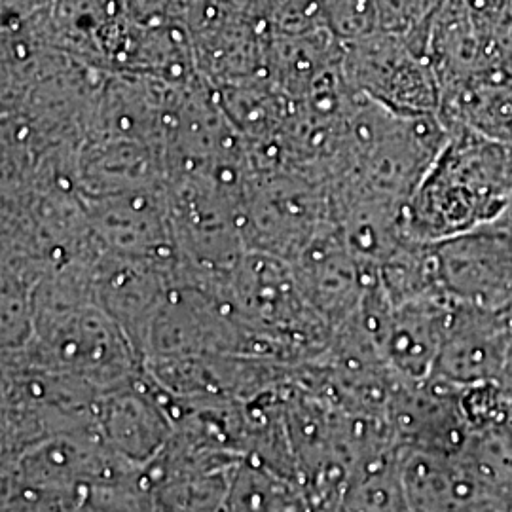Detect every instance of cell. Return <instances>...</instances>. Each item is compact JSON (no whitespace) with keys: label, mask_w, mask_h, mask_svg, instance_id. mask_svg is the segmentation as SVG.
I'll return each instance as SVG.
<instances>
[{"label":"cell","mask_w":512,"mask_h":512,"mask_svg":"<svg viewBox=\"0 0 512 512\" xmlns=\"http://www.w3.org/2000/svg\"><path fill=\"white\" fill-rule=\"evenodd\" d=\"M512 194V143L450 128L448 141L404 205V230L442 241L488 226Z\"/></svg>","instance_id":"obj_1"},{"label":"cell","mask_w":512,"mask_h":512,"mask_svg":"<svg viewBox=\"0 0 512 512\" xmlns=\"http://www.w3.org/2000/svg\"><path fill=\"white\" fill-rule=\"evenodd\" d=\"M2 361L40 366L76 378L99 393L135 382L145 363L128 334L90 296L35 293V323L27 346Z\"/></svg>","instance_id":"obj_2"},{"label":"cell","mask_w":512,"mask_h":512,"mask_svg":"<svg viewBox=\"0 0 512 512\" xmlns=\"http://www.w3.org/2000/svg\"><path fill=\"white\" fill-rule=\"evenodd\" d=\"M329 224V186L293 171L256 173L245 198L247 251L291 262Z\"/></svg>","instance_id":"obj_3"},{"label":"cell","mask_w":512,"mask_h":512,"mask_svg":"<svg viewBox=\"0 0 512 512\" xmlns=\"http://www.w3.org/2000/svg\"><path fill=\"white\" fill-rule=\"evenodd\" d=\"M342 74L355 92L404 114H439L440 84L429 52L378 33L344 44Z\"/></svg>","instance_id":"obj_4"},{"label":"cell","mask_w":512,"mask_h":512,"mask_svg":"<svg viewBox=\"0 0 512 512\" xmlns=\"http://www.w3.org/2000/svg\"><path fill=\"white\" fill-rule=\"evenodd\" d=\"M84 200L103 251L165 266L179 264L165 183Z\"/></svg>","instance_id":"obj_5"},{"label":"cell","mask_w":512,"mask_h":512,"mask_svg":"<svg viewBox=\"0 0 512 512\" xmlns=\"http://www.w3.org/2000/svg\"><path fill=\"white\" fill-rule=\"evenodd\" d=\"M440 289L459 304L512 311V236L478 228L435 241Z\"/></svg>","instance_id":"obj_6"},{"label":"cell","mask_w":512,"mask_h":512,"mask_svg":"<svg viewBox=\"0 0 512 512\" xmlns=\"http://www.w3.org/2000/svg\"><path fill=\"white\" fill-rule=\"evenodd\" d=\"M509 346V313L456 302L431 376L458 387L501 385Z\"/></svg>","instance_id":"obj_7"},{"label":"cell","mask_w":512,"mask_h":512,"mask_svg":"<svg viewBox=\"0 0 512 512\" xmlns=\"http://www.w3.org/2000/svg\"><path fill=\"white\" fill-rule=\"evenodd\" d=\"M291 266L302 293L332 329L353 315L366 287L378 279V272L366 268L349 249L336 222L311 239Z\"/></svg>","instance_id":"obj_8"},{"label":"cell","mask_w":512,"mask_h":512,"mask_svg":"<svg viewBox=\"0 0 512 512\" xmlns=\"http://www.w3.org/2000/svg\"><path fill=\"white\" fill-rule=\"evenodd\" d=\"M177 266L103 253L93 275L95 300L128 334L143 359L148 330L169 293Z\"/></svg>","instance_id":"obj_9"},{"label":"cell","mask_w":512,"mask_h":512,"mask_svg":"<svg viewBox=\"0 0 512 512\" xmlns=\"http://www.w3.org/2000/svg\"><path fill=\"white\" fill-rule=\"evenodd\" d=\"M95 423L110 448L139 469L156 458L175 433L160 387L147 370L135 382L101 395Z\"/></svg>","instance_id":"obj_10"},{"label":"cell","mask_w":512,"mask_h":512,"mask_svg":"<svg viewBox=\"0 0 512 512\" xmlns=\"http://www.w3.org/2000/svg\"><path fill=\"white\" fill-rule=\"evenodd\" d=\"M454 304L446 294L391 304L380 330V349L401 378L420 382L433 374Z\"/></svg>","instance_id":"obj_11"},{"label":"cell","mask_w":512,"mask_h":512,"mask_svg":"<svg viewBox=\"0 0 512 512\" xmlns=\"http://www.w3.org/2000/svg\"><path fill=\"white\" fill-rule=\"evenodd\" d=\"M165 150L120 139H86L78 152V188L84 198H101L164 184Z\"/></svg>","instance_id":"obj_12"},{"label":"cell","mask_w":512,"mask_h":512,"mask_svg":"<svg viewBox=\"0 0 512 512\" xmlns=\"http://www.w3.org/2000/svg\"><path fill=\"white\" fill-rule=\"evenodd\" d=\"M224 512H319L310 494L293 478L243 458L232 478Z\"/></svg>","instance_id":"obj_13"},{"label":"cell","mask_w":512,"mask_h":512,"mask_svg":"<svg viewBox=\"0 0 512 512\" xmlns=\"http://www.w3.org/2000/svg\"><path fill=\"white\" fill-rule=\"evenodd\" d=\"M332 512H412L404 488L403 448L361 463Z\"/></svg>","instance_id":"obj_14"},{"label":"cell","mask_w":512,"mask_h":512,"mask_svg":"<svg viewBox=\"0 0 512 512\" xmlns=\"http://www.w3.org/2000/svg\"><path fill=\"white\" fill-rule=\"evenodd\" d=\"M509 319H511V346H509V359H507V368H505V376H503L501 385L512 391V311L509 313Z\"/></svg>","instance_id":"obj_15"}]
</instances>
